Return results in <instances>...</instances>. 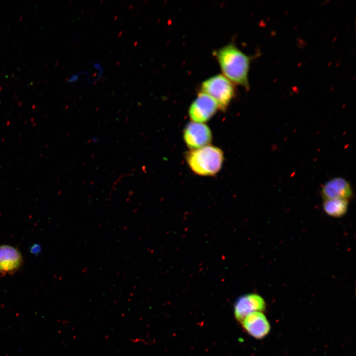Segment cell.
<instances>
[{
  "mask_svg": "<svg viewBox=\"0 0 356 356\" xmlns=\"http://www.w3.org/2000/svg\"><path fill=\"white\" fill-rule=\"evenodd\" d=\"M242 325L251 336L260 339L269 331L270 326L265 315L260 312L248 314L242 321Z\"/></svg>",
  "mask_w": 356,
  "mask_h": 356,
  "instance_id": "9",
  "label": "cell"
},
{
  "mask_svg": "<svg viewBox=\"0 0 356 356\" xmlns=\"http://www.w3.org/2000/svg\"><path fill=\"white\" fill-rule=\"evenodd\" d=\"M23 263V257L16 248L7 245L0 246V273L12 274L17 271Z\"/></svg>",
  "mask_w": 356,
  "mask_h": 356,
  "instance_id": "8",
  "label": "cell"
},
{
  "mask_svg": "<svg viewBox=\"0 0 356 356\" xmlns=\"http://www.w3.org/2000/svg\"><path fill=\"white\" fill-rule=\"evenodd\" d=\"M183 139L186 145L193 150L208 145L212 141V134L208 126L193 122L186 125Z\"/></svg>",
  "mask_w": 356,
  "mask_h": 356,
  "instance_id": "5",
  "label": "cell"
},
{
  "mask_svg": "<svg viewBox=\"0 0 356 356\" xmlns=\"http://www.w3.org/2000/svg\"><path fill=\"white\" fill-rule=\"evenodd\" d=\"M224 76L231 82L249 89L248 75L252 57L233 44H229L214 52Z\"/></svg>",
  "mask_w": 356,
  "mask_h": 356,
  "instance_id": "1",
  "label": "cell"
},
{
  "mask_svg": "<svg viewBox=\"0 0 356 356\" xmlns=\"http://www.w3.org/2000/svg\"><path fill=\"white\" fill-rule=\"evenodd\" d=\"M321 196L324 200L344 199L348 200L353 195L351 185L345 178L336 177L327 181L322 186Z\"/></svg>",
  "mask_w": 356,
  "mask_h": 356,
  "instance_id": "7",
  "label": "cell"
},
{
  "mask_svg": "<svg viewBox=\"0 0 356 356\" xmlns=\"http://www.w3.org/2000/svg\"><path fill=\"white\" fill-rule=\"evenodd\" d=\"M203 92L212 97L219 108L225 110L235 95L232 82L222 75H217L204 81L201 86Z\"/></svg>",
  "mask_w": 356,
  "mask_h": 356,
  "instance_id": "3",
  "label": "cell"
},
{
  "mask_svg": "<svg viewBox=\"0 0 356 356\" xmlns=\"http://www.w3.org/2000/svg\"><path fill=\"white\" fill-rule=\"evenodd\" d=\"M348 202V200L344 199L324 200L323 209L328 216L333 218H340L347 212Z\"/></svg>",
  "mask_w": 356,
  "mask_h": 356,
  "instance_id": "10",
  "label": "cell"
},
{
  "mask_svg": "<svg viewBox=\"0 0 356 356\" xmlns=\"http://www.w3.org/2000/svg\"><path fill=\"white\" fill-rule=\"evenodd\" d=\"M265 308L264 299L257 294H247L239 297L234 307V315L236 319L242 322L250 313L263 311Z\"/></svg>",
  "mask_w": 356,
  "mask_h": 356,
  "instance_id": "6",
  "label": "cell"
},
{
  "mask_svg": "<svg viewBox=\"0 0 356 356\" xmlns=\"http://www.w3.org/2000/svg\"><path fill=\"white\" fill-rule=\"evenodd\" d=\"M218 108L217 102L212 97L201 92L190 105L189 115L194 122L204 123L213 116Z\"/></svg>",
  "mask_w": 356,
  "mask_h": 356,
  "instance_id": "4",
  "label": "cell"
},
{
  "mask_svg": "<svg viewBox=\"0 0 356 356\" xmlns=\"http://www.w3.org/2000/svg\"><path fill=\"white\" fill-rule=\"evenodd\" d=\"M223 153L219 148L207 145L191 150L186 155V160L191 170L195 174L211 176L221 170L223 161Z\"/></svg>",
  "mask_w": 356,
  "mask_h": 356,
  "instance_id": "2",
  "label": "cell"
}]
</instances>
